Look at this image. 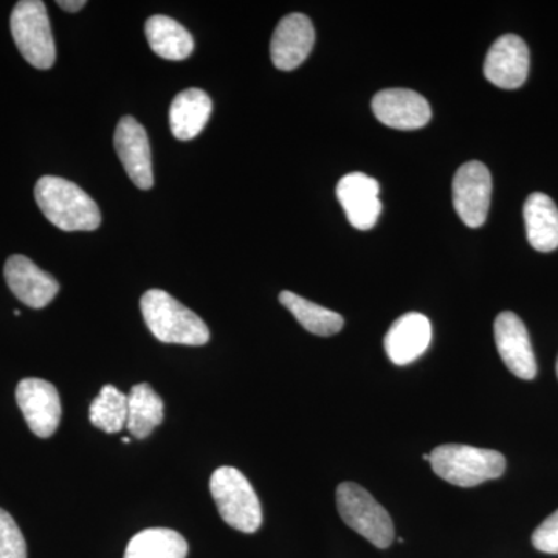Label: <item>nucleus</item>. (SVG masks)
I'll use <instances>...</instances> for the list:
<instances>
[{
  "label": "nucleus",
  "mask_w": 558,
  "mask_h": 558,
  "mask_svg": "<svg viewBox=\"0 0 558 558\" xmlns=\"http://www.w3.org/2000/svg\"><path fill=\"white\" fill-rule=\"evenodd\" d=\"M315 32L310 17L301 13L289 14L279 21L271 36L270 57L275 68L293 70L300 68L314 49Z\"/></svg>",
  "instance_id": "obj_14"
},
{
  "label": "nucleus",
  "mask_w": 558,
  "mask_h": 558,
  "mask_svg": "<svg viewBox=\"0 0 558 558\" xmlns=\"http://www.w3.org/2000/svg\"><path fill=\"white\" fill-rule=\"evenodd\" d=\"M337 508L341 520L376 548L391 545L395 539L391 517L366 488L355 483H341L337 488Z\"/></svg>",
  "instance_id": "obj_6"
},
{
  "label": "nucleus",
  "mask_w": 558,
  "mask_h": 558,
  "mask_svg": "<svg viewBox=\"0 0 558 558\" xmlns=\"http://www.w3.org/2000/svg\"><path fill=\"white\" fill-rule=\"evenodd\" d=\"M0 558H27V545L16 521L0 509Z\"/></svg>",
  "instance_id": "obj_24"
},
{
  "label": "nucleus",
  "mask_w": 558,
  "mask_h": 558,
  "mask_svg": "<svg viewBox=\"0 0 558 558\" xmlns=\"http://www.w3.org/2000/svg\"><path fill=\"white\" fill-rule=\"evenodd\" d=\"M211 98L201 89L180 92L171 102L170 124L172 135L182 142L196 138L207 126L211 116Z\"/></svg>",
  "instance_id": "obj_18"
},
{
  "label": "nucleus",
  "mask_w": 558,
  "mask_h": 558,
  "mask_svg": "<svg viewBox=\"0 0 558 558\" xmlns=\"http://www.w3.org/2000/svg\"><path fill=\"white\" fill-rule=\"evenodd\" d=\"M279 301L307 332L319 337H330L343 329L344 319L340 314L318 306L296 293L284 290L279 293Z\"/></svg>",
  "instance_id": "obj_21"
},
{
  "label": "nucleus",
  "mask_w": 558,
  "mask_h": 558,
  "mask_svg": "<svg viewBox=\"0 0 558 558\" xmlns=\"http://www.w3.org/2000/svg\"><path fill=\"white\" fill-rule=\"evenodd\" d=\"M89 417L94 427L106 433H119L126 428L128 395L120 389L106 385L100 395L92 402Z\"/></svg>",
  "instance_id": "obj_23"
},
{
  "label": "nucleus",
  "mask_w": 558,
  "mask_h": 558,
  "mask_svg": "<svg viewBox=\"0 0 558 558\" xmlns=\"http://www.w3.org/2000/svg\"><path fill=\"white\" fill-rule=\"evenodd\" d=\"M531 54L526 43L517 35H505L492 44L484 76L501 89H519L526 83Z\"/></svg>",
  "instance_id": "obj_10"
},
{
  "label": "nucleus",
  "mask_w": 558,
  "mask_h": 558,
  "mask_svg": "<svg viewBox=\"0 0 558 558\" xmlns=\"http://www.w3.org/2000/svg\"><path fill=\"white\" fill-rule=\"evenodd\" d=\"M433 472L459 487H475L505 473L506 459L499 451L446 444L429 453Z\"/></svg>",
  "instance_id": "obj_3"
},
{
  "label": "nucleus",
  "mask_w": 558,
  "mask_h": 558,
  "mask_svg": "<svg viewBox=\"0 0 558 558\" xmlns=\"http://www.w3.org/2000/svg\"><path fill=\"white\" fill-rule=\"evenodd\" d=\"M113 145L132 183L140 190L153 189V161L145 128L134 117H123L117 124Z\"/></svg>",
  "instance_id": "obj_12"
},
{
  "label": "nucleus",
  "mask_w": 558,
  "mask_h": 558,
  "mask_svg": "<svg viewBox=\"0 0 558 558\" xmlns=\"http://www.w3.org/2000/svg\"><path fill=\"white\" fill-rule=\"evenodd\" d=\"M163 422V400L148 384L132 387L128 395L126 429L135 439H145Z\"/></svg>",
  "instance_id": "obj_20"
},
{
  "label": "nucleus",
  "mask_w": 558,
  "mask_h": 558,
  "mask_svg": "<svg viewBox=\"0 0 558 558\" xmlns=\"http://www.w3.org/2000/svg\"><path fill=\"white\" fill-rule=\"evenodd\" d=\"M10 27L14 43L28 64L39 70L53 68L57 47L46 3L21 0L11 13Z\"/></svg>",
  "instance_id": "obj_5"
},
{
  "label": "nucleus",
  "mask_w": 558,
  "mask_h": 558,
  "mask_svg": "<svg viewBox=\"0 0 558 558\" xmlns=\"http://www.w3.org/2000/svg\"><path fill=\"white\" fill-rule=\"evenodd\" d=\"M371 108L380 123L400 131L418 130L432 120L428 101L410 89L380 90Z\"/></svg>",
  "instance_id": "obj_15"
},
{
  "label": "nucleus",
  "mask_w": 558,
  "mask_h": 558,
  "mask_svg": "<svg viewBox=\"0 0 558 558\" xmlns=\"http://www.w3.org/2000/svg\"><path fill=\"white\" fill-rule=\"evenodd\" d=\"M57 3L58 7H61L64 11H69V13H76V11L83 10L87 2H84V0H60V2Z\"/></svg>",
  "instance_id": "obj_26"
},
{
  "label": "nucleus",
  "mask_w": 558,
  "mask_h": 558,
  "mask_svg": "<svg viewBox=\"0 0 558 558\" xmlns=\"http://www.w3.org/2000/svg\"><path fill=\"white\" fill-rule=\"evenodd\" d=\"M209 490L219 515L236 531L253 534L263 524V509L255 488L244 473L234 468H219L209 480Z\"/></svg>",
  "instance_id": "obj_4"
},
{
  "label": "nucleus",
  "mask_w": 558,
  "mask_h": 558,
  "mask_svg": "<svg viewBox=\"0 0 558 558\" xmlns=\"http://www.w3.org/2000/svg\"><path fill=\"white\" fill-rule=\"evenodd\" d=\"M492 199V175L481 161H468L453 179V204L459 218L470 229H480L487 219Z\"/></svg>",
  "instance_id": "obj_7"
},
{
  "label": "nucleus",
  "mask_w": 558,
  "mask_h": 558,
  "mask_svg": "<svg viewBox=\"0 0 558 558\" xmlns=\"http://www.w3.org/2000/svg\"><path fill=\"white\" fill-rule=\"evenodd\" d=\"M35 199L47 220L62 231H94L101 226L97 202L70 180L44 175L36 183Z\"/></svg>",
  "instance_id": "obj_1"
},
{
  "label": "nucleus",
  "mask_w": 558,
  "mask_h": 558,
  "mask_svg": "<svg viewBox=\"0 0 558 558\" xmlns=\"http://www.w3.org/2000/svg\"><path fill=\"white\" fill-rule=\"evenodd\" d=\"M189 543L172 529L150 527L131 538L124 558H186Z\"/></svg>",
  "instance_id": "obj_22"
},
{
  "label": "nucleus",
  "mask_w": 558,
  "mask_h": 558,
  "mask_svg": "<svg viewBox=\"0 0 558 558\" xmlns=\"http://www.w3.org/2000/svg\"><path fill=\"white\" fill-rule=\"evenodd\" d=\"M495 343L502 362L513 376L532 380L537 376V362L531 337L524 323L513 312H502L495 318Z\"/></svg>",
  "instance_id": "obj_9"
},
{
  "label": "nucleus",
  "mask_w": 558,
  "mask_h": 558,
  "mask_svg": "<svg viewBox=\"0 0 558 558\" xmlns=\"http://www.w3.org/2000/svg\"><path fill=\"white\" fill-rule=\"evenodd\" d=\"M17 405L28 427L38 438H50L61 422V399L58 389L50 381L24 379L16 388Z\"/></svg>",
  "instance_id": "obj_8"
},
{
  "label": "nucleus",
  "mask_w": 558,
  "mask_h": 558,
  "mask_svg": "<svg viewBox=\"0 0 558 558\" xmlns=\"http://www.w3.org/2000/svg\"><path fill=\"white\" fill-rule=\"evenodd\" d=\"M3 275L14 296L33 310L49 306L60 292L57 279L24 255L10 256Z\"/></svg>",
  "instance_id": "obj_13"
},
{
  "label": "nucleus",
  "mask_w": 558,
  "mask_h": 558,
  "mask_svg": "<svg viewBox=\"0 0 558 558\" xmlns=\"http://www.w3.org/2000/svg\"><path fill=\"white\" fill-rule=\"evenodd\" d=\"M140 307L146 326L161 343L204 347L211 337L204 319L165 290H148Z\"/></svg>",
  "instance_id": "obj_2"
},
{
  "label": "nucleus",
  "mask_w": 558,
  "mask_h": 558,
  "mask_svg": "<svg viewBox=\"0 0 558 558\" xmlns=\"http://www.w3.org/2000/svg\"><path fill=\"white\" fill-rule=\"evenodd\" d=\"M380 185L363 172H349L337 185V199L349 223L357 230H371L381 213Z\"/></svg>",
  "instance_id": "obj_11"
},
{
  "label": "nucleus",
  "mask_w": 558,
  "mask_h": 558,
  "mask_svg": "<svg viewBox=\"0 0 558 558\" xmlns=\"http://www.w3.org/2000/svg\"><path fill=\"white\" fill-rule=\"evenodd\" d=\"M146 39L157 57L170 61H183L193 53L194 39L191 33L168 16H153L146 21Z\"/></svg>",
  "instance_id": "obj_19"
},
{
  "label": "nucleus",
  "mask_w": 558,
  "mask_h": 558,
  "mask_svg": "<svg viewBox=\"0 0 558 558\" xmlns=\"http://www.w3.org/2000/svg\"><path fill=\"white\" fill-rule=\"evenodd\" d=\"M532 545L539 553L558 554V509L553 515L543 521L537 529H535L534 535H532Z\"/></svg>",
  "instance_id": "obj_25"
},
{
  "label": "nucleus",
  "mask_w": 558,
  "mask_h": 558,
  "mask_svg": "<svg viewBox=\"0 0 558 558\" xmlns=\"http://www.w3.org/2000/svg\"><path fill=\"white\" fill-rule=\"evenodd\" d=\"M529 244L537 252L549 253L558 247V208L548 194L532 193L523 209Z\"/></svg>",
  "instance_id": "obj_17"
},
{
  "label": "nucleus",
  "mask_w": 558,
  "mask_h": 558,
  "mask_svg": "<svg viewBox=\"0 0 558 558\" xmlns=\"http://www.w3.org/2000/svg\"><path fill=\"white\" fill-rule=\"evenodd\" d=\"M424 461H427V462H429V453H427V454H424Z\"/></svg>",
  "instance_id": "obj_27"
},
{
  "label": "nucleus",
  "mask_w": 558,
  "mask_h": 558,
  "mask_svg": "<svg viewBox=\"0 0 558 558\" xmlns=\"http://www.w3.org/2000/svg\"><path fill=\"white\" fill-rule=\"evenodd\" d=\"M556 369H557V377H558V359H557V368Z\"/></svg>",
  "instance_id": "obj_28"
},
{
  "label": "nucleus",
  "mask_w": 558,
  "mask_h": 558,
  "mask_svg": "<svg viewBox=\"0 0 558 558\" xmlns=\"http://www.w3.org/2000/svg\"><path fill=\"white\" fill-rule=\"evenodd\" d=\"M432 337L429 319L417 312H410L392 323L385 336V351L395 365H410L427 351Z\"/></svg>",
  "instance_id": "obj_16"
}]
</instances>
